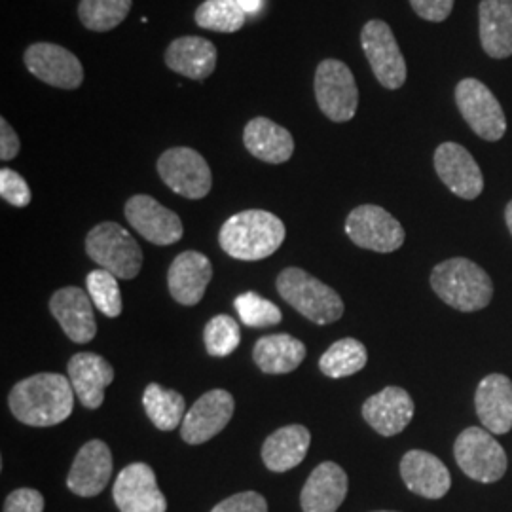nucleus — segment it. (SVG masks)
Returning <instances> with one entry per match:
<instances>
[{
	"instance_id": "f257e3e1",
	"label": "nucleus",
	"mask_w": 512,
	"mask_h": 512,
	"mask_svg": "<svg viewBox=\"0 0 512 512\" xmlns=\"http://www.w3.org/2000/svg\"><path fill=\"white\" fill-rule=\"evenodd\" d=\"M74 397L69 378L55 372H40L14 385L8 404L21 423L52 427L73 414Z\"/></svg>"
},
{
	"instance_id": "f03ea898",
	"label": "nucleus",
	"mask_w": 512,
	"mask_h": 512,
	"mask_svg": "<svg viewBox=\"0 0 512 512\" xmlns=\"http://www.w3.org/2000/svg\"><path fill=\"white\" fill-rule=\"evenodd\" d=\"M287 236L285 224L274 213L249 209L232 215L220 228L222 251L236 260L256 262L274 255Z\"/></svg>"
},
{
	"instance_id": "7ed1b4c3",
	"label": "nucleus",
	"mask_w": 512,
	"mask_h": 512,
	"mask_svg": "<svg viewBox=\"0 0 512 512\" xmlns=\"http://www.w3.org/2000/svg\"><path fill=\"white\" fill-rule=\"evenodd\" d=\"M431 287L450 308L471 313L484 310L494 298L492 277L469 258H450L431 272Z\"/></svg>"
},
{
	"instance_id": "20e7f679",
	"label": "nucleus",
	"mask_w": 512,
	"mask_h": 512,
	"mask_svg": "<svg viewBox=\"0 0 512 512\" xmlns=\"http://www.w3.org/2000/svg\"><path fill=\"white\" fill-rule=\"evenodd\" d=\"M275 285L281 298L315 325H330L346 310L340 294L300 268L283 270Z\"/></svg>"
},
{
	"instance_id": "39448f33",
	"label": "nucleus",
	"mask_w": 512,
	"mask_h": 512,
	"mask_svg": "<svg viewBox=\"0 0 512 512\" xmlns=\"http://www.w3.org/2000/svg\"><path fill=\"white\" fill-rule=\"evenodd\" d=\"M86 253L118 279H135L143 268V251L128 230L116 222H101L86 236Z\"/></svg>"
},
{
	"instance_id": "423d86ee",
	"label": "nucleus",
	"mask_w": 512,
	"mask_h": 512,
	"mask_svg": "<svg viewBox=\"0 0 512 512\" xmlns=\"http://www.w3.org/2000/svg\"><path fill=\"white\" fill-rule=\"evenodd\" d=\"M315 99L321 112L336 124L353 120L359 107V90L355 76L346 63L325 59L315 71Z\"/></svg>"
},
{
	"instance_id": "0eeeda50",
	"label": "nucleus",
	"mask_w": 512,
	"mask_h": 512,
	"mask_svg": "<svg viewBox=\"0 0 512 512\" xmlns=\"http://www.w3.org/2000/svg\"><path fill=\"white\" fill-rule=\"evenodd\" d=\"M459 469L476 482L492 484L507 473V454L484 427H467L454 444Z\"/></svg>"
},
{
	"instance_id": "6e6552de",
	"label": "nucleus",
	"mask_w": 512,
	"mask_h": 512,
	"mask_svg": "<svg viewBox=\"0 0 512 512\" xmlns=\"http://www.w3.org/2000/svg\"><path fill=\"white\" fill-rule=\"evenodd\" d=\"M158 173L175 194L188 200H202L213 186L211 167L194 148L165 150L158 160Z\"/></svg>"
},
{
	"instance_id": "1a4fd4ad",
	"label": "nucleus",
	"mask_w": 512,
	"mask_h": 512,
	"mask_svg": "<svg viewBox=\"0 0 512 512\" xmlns=\"http://www.w3.org/2000/svg\"><path fill=\"white\" fill-rule=\"evenodd\" d=\"M346 234L357 247L374 253H393L406 238L401 222L378 205L355 207L346 220Z\"/></svg>"
},
{
	"instance_id": "9d476101",
	"label": "nucleus",
	"mask_w": 512,
	"mask_h": 512,
	"mask_svg": "<svg viewBox=\"0 0 512 512\" xmlns=\"http://www.w3.org/2000/svg\"><path fill=\"white\" fill-rule=\"evenodd\" d=\"M456 103L469 128L484 141H499L507 131V118L492 90L476 78L461 80Z\"/></svg>"
},
{
	"instance_id": "9b49d317",
	"label": "nucleus",
	"mask_w": 512,
	"mask_h": 512,
	"mask_svg": "<svg viewBox=\"0 0 512 512\" xmlns=\"http://www.w3.org/2000/svg\"><path fill=\"white\" fill-rule=\"evenodd\" d=\"M361 44L372 73L387 90H399L406 82V61L391 27L382 19H372L363 27Z\"/></svg>"
},
{
	"instance_id": "f8f14e48",
	"label": "nucleus",
	"mask_w": 512,
	"mask_h": 512,
	"mask_svg": "<svg viewBox=\"0 0 512 512\" xmlns=\"http://www.w3.org/2000/svg\"><path fill=\"white\" fill-rule=\"evenodd\" d=\"M23 61L35 78L59 90H78L84 82L80 59L54 42L31 44L25 50Z\"/></svg>"
},
{
	"instance_id": "ddd939ff",
	"label": "nucleus",
	"mask_w": 512,
	"mask_h": 512,
	"mask_svg": "<svg viewBox=\"0 0 512 512\" xmlns=\"http://www.w3.org/2000/svg\"><path fill=\"white\" fill-rule=\"evenodd\" d=\"M112 499L120 512H165L167 501L147 463H131L116 476Z\"/></svg>"
},
{
	"instance_id": "4468645a",
	"label": "nucleus",
	"mask_w": 512,
	"mask_h": 512,
	"mask_svg": "<svg viewBox=\"0 0 512 512\" xmlns=\"http://www.w3.org/2000/svg\"><path fill=\"white\" fill-rule=\"evenodd\" d=\"M126 219L133 230L154 245H173L184 234L183 220L147 194H137L126 203Z\"/></svg>"
},
{
	"instance_id": "2eb2a0df",
	"label": "nucleus",
	"mask_w": 512,
	"mask_h": 512,
	"mask_svg": "<svg viewBox=\"0 0 512 512\" xmlns=\"http://www.w3.org/2000/svg\"><path fill=\"white\" fill-rule=\"evenodd\" d=\"M234 397L224 389H213L202 395L186 412L181 437L188 444H203L217 437L234 416Z\"/></svg>"
},
{
	"instance_id": "dca6fc26",
	"label": "nucleus",
	"mask_w": 512,
	"mask_h": 512,
	"mask_svg": "<svg viewBox=\"0 0 512 512\" xmlns=\"http://www.w3.org/2000/svg\"><path fill=\"white\" fill-rule=\"evenodd\" d=\"M435 169L440 181L461 200H476L484 190L480 165L465 147L442 143L435 150Z\"/></svg>"
},
{
	"instance_id": "f3484780",
	"label": "nucleus",
	"mask_w": 512,
	"mask_h": 512,
	"mask_svg": "<svg viewBox=\"0 0 512 512\" xmlns=\"http://www.w3.org/2000/svg\"><path fill=\"white\" fill-rule=\"evenodd\" d=\"M112 476V454L103 440L86 442L67 476V486L80 497H95L101 494Z\"/></svg>"
},
{
	"instance_id": "a211bd4d",
	"label": "nucleus",
	"mask_w": 512,
	"mask_h": 512,
	"mask_svg": "<svg viewBox=\"0 0 512 512\" xmlns=\"http://www.w3.org/2000/svg\"><path fill=\"white\" fill-rule=\"evenodd\" d=\"M363 418L382 437L403 433L414 418V401L403 387H385L363 404Z\"/></svg>"
},
{
	"instance_id": "6ab92c4d",
	"label": "nucleus",
	"mask_w": 512,
	"mask_h": 512,
	"mask_svg": "<svg viewBox=\"0 0 512 512\" xmlns=\"http://www.w3.org/2000/svg\"><path fill=\"white\" fill-rule=\"evenodd\" d=\"M93 308L95 306L88 291H82L78 287H63L55 291L50 300L52 315L74 344L92 342L97 332Z\"/></svg>"
},
{
	"instance_id": "aec40b11",
	"label": "nucleus",
	"mask_w": 512,
	"mask_h": 512,
	"mask_svg": "<svg viewBox=\"0 0 512 512\" xmlns=\"http://www.w3.org/2000/svg\"><path fill=\"white\" fill-rule=\"evenodd\" d=\"M69 380L76 399L88 410H97L105 401V389L114 382V368L97 353H76L71 357Z\"/></svg>"
},
{
	"instance_id": "412c9836",
	"label": "nucleus",
	"mask_w": 512,
	"mask_h": 512,
	"mask_svg": "<svg viewBox=\"0 0 512 512\" xmlns=\"http://www.w3.org/2000/svg\"><path fill=\"white\" fill-rule=\"evenodd\" d=\"M213 277V266L207 256L198 251H184L177 256L167 272L169 293L183 306H196Z\"/></svg>"
},
{
	"instance_id": "4be33fe9",
	"label": "nucleus",
	"mask_w": 512,
	"mask_h": 512,
	"mask_svg": "<svg viewBox=\"0 0 512 512\" xmlns=\"http://www.w3.org/2000/svg\"><path fill=\"white\" fill-rule=\"evenodd\" d=\"M348 475L346 471L334 463L325 461L313 469L308 476L302 494L300 505L304 512H336L348 495Z\"/></svg>"
},
{
	"instance_id": "5701e85b",
	"label": "nucleus",
	"mask_w": 512,
	"mask_h": 512,
	"mask_svg": "<svg viewBox=\"0 0 512 512\" xmlns=\"http://www.w3.org/2000/svg\"><path fill=\"white\" fill-rule=\"evenodd\" d=\"M401 476L412 494L425 499H440L450 492L452 486L448 467L437 456L423 450H410L404 454Z\"/></svg>"
},
{
	"instance_id": "b1692460",
	"label": "nucleus",
	"mask_w": 512,
	"mask_h": 512,
	"mask_svg": "<svg viewBox=\"0 0 512 512\" xmlns=\"http://www.w3.org/2000/svg\"><path fill=\"white\" fill-rule=\"evenodd\" d=\"M476 414L492 435H505L512 429V382L503 374L486 376L475 395Z\"/></svg>"
},
{
	"instance_id": "393cba45",
	"label": "nucleus",
	"mask_w": 512,
	"mask_h": 512,
	"mask_svg": "<svg viewBox=\"0 0 512 512\" xmlns=\"http://www.w3.org/2000/svg\"><path fill=\"white\" fill-rule=\"evenodd\" d=\"M217 48L202 37L175 38L165 50V65L190 80H205L215 73Z\"/></svg>"
},
{
	"instance_id": "a878e982",
	"label": "nucleus",
	"mask_w": 512,
	"mask_h": 512,
	"mask_svg": "<svg viewBox=\"0 0 512 512\" xmlns=\"http://www.w3.org/2000/svg\"><path fill=\"white\" fill-rule=\"evenodd\" d=\"M245 148L266 164H285L294 152V139L289 129L272 122L270 118H253L243 131Z\"/></svg>"
},
{
	"instance_id": "bb28decb",
	"label": "nucleus",
	"mask_w": 512,
	"mask_h": 512,
	"mask_svg": "<svg viewBox=\"0 0 512 512\" xmlns=\"http://www.w3.org/2000/svg\"><path fill=\"white\" fill-rule=\"evenodd\" d=\"M310 444L308 427L298 423L281 427L262 444V461L272 473H287L304 461Z\"/></svg>"
},
{
	"instance_id": "cd10ccee",
	"label": "nucleus",
	"mask_w": 512,
	"mask_h": 512,
	"mask_svg": "<svg viewBox=\"0 0 512 512\" xmlns=\"http://www.w3.org/2000/svg\"><path fill=\"white\" fill-rule=\"evenodd\" d=\"M480 42L494 59L512 55V0H482L478 8Z\"/></svg>"
},
{
	"instance_id": "c85d7f7f",
	"label": "nucleus",
	"mask_w": 512,
	"mask_h": 512,
	"mask_svg": "<svg viewBox=\"0 0 512 512\" xmlns=\"http://www.w3.org/2000/svg\"><path fill=\"white\" fill-rule=\"evenodd\" d=\"M306 346L291 334L262 336L253 349L256 366L266 374H289L306 359Z\"/></svg>"
},
{
	"instance_id": "c756f323",
	"label": "nucleus",
	"mask_w": 512,
	"mask_h": 512,
	"mask_svg": "<svg viewBox=\"0 0 512 512\" xmlns=\"http://www.w3.org/2000/svg\"><path fill=\"white\" fill-rule=\"evenodd\" d=\"M143 406L150 421L160 431H173L183 425L186 403L179 391L165 389L160 384L147 385L143 393Z\"/></svg>"
},
{
	"instance_id": "7c9ffc66",
	"label": "nucleus",
	"mask_w": 512,
	"mask_h": 512,
	"mask_svg": "<svg viewBox=\"0 0 512 512\" xmlns=\"http://www.w3.org/2000/svg\"><path fill=\"white\" fill-rule=\"evenodd\" d=\"M368 361L365 344L355 338H342L334 342L319 359V368L329 378H348L361 372Z\"/></svg>"
},
{
	"instance_id": "2f4dec72",
	"label": "nucleus",
	"mask_w": 512,
	"mask_h": 512,
	"mask_svg": "<svg viewBox=\"0 0 512 512\" xmlns=\"http://www.w3.org/2000/svg\"><path fill=\"white\" fill-rule=\"evenodd\" d=\"M194 21L207 31L238 33L247 21V14L236 0H205L198 6Z\"/></svg>"
},
{
	"instance_id": "473e14b6",
	"label": "nucleus",
	"mask_w": 512,
	"mask_h": 512,
	"mask_svg": "<svg viewBox=\"0 0 512 512\" xmlns=\"http://www.w3.org/2000/svg\"><path fill=\"white\" fill-rule=\"evenodd\" d=\"M133 0H82L78 18L82 25L95 33H107L128 18Z\"/></svg>"
},
{
	"instance_id": "72a5a7b5",
	"label": "nucleus",
	"mask_w": 512,
	"mask_h": 512,
	"mask_svg": "<svg viewBox=\"0 0 512 512\" xmlns=\"http://www.w3.org/2000/svg\"><path fill=\"white\" fill-rule=\"evenodd\" d=\"M88 294L93 306L107 317H118L124 308L122 293L118 285V277L103 268H97L88 274L86 279Z\"/></svg>"
},
{
	"instance_id": "f704fd0d",
	"label": "nucleus",
	"mask_w": 512,
	"mask_h": 512,
	"mask_svg": "<svg viewBox=\"0 0 512 512\" xmlns=\"http://www.w3.org/2000/svg\"><path fill=\"white\" fill-rule=\"evenodd\" d=\"M234 308L238 311L241 323L247 327H253V329L274 327L283 319V313L275 306L274 302L262 298L260 294L253 293V291L236 296Z\"/></svg>"
},
{
	"instance_id": "c9c22d12",
	"label": "nucleus",
	"mask_w": 512,
	"mask_h": 512,
	"mask_svg": "<svg viewBox=\"0 0 512 512\" xmlns=\"http://www.w3.org/2000/svg\"><path fill=\"white\" fill-rule=\"evenodd\" d=\"M205 349L213 357H226L234 353L241 340V330L238 321L230 315H217L213 317L203 330Z\"/></svg>"
},
{
	"instance_id": "e433bc0d",
	"label": "nucleus",
	"mask_w": 512,
	"mask_h": 512,
	"mask_svg": "<svg viewBox=\"0 0 512 512\" xmlns=\"http://www.w3.org/2000/svg\"><path fill=\"white\" fill-rule=\"evenodd\" d=\"M0 196L4 202L14 207H27L33 200L27 181L19 175L18 171L8 167L0 169Z\"/></svg>"
},
{
	"instance_id": "4c0bfd02",
	"label": "nucleus",
	"mask_w": 512,
	"mask_h": 512,
	"mask_svg": "<svg viewBox=\"0 0 512 512\" xmlns=\"http://www.w3.org/2000/svg\"><path fill=\"white\" fill-rule=\"evenodd\" d=\"M211 512H268V503L258 492H241L220 501Z\"/></svg>"
},
{
	"instance_id": "58836bf2",
	"label": "nucleus",
	"mask_w": 512,
	"mask_h": 512,
	"mask_svg": "<svg viewBox=\"0 0 512 512\" xmlns=\"http://www.w3.org/2000/svg\"><path fill=\"white\" fill-rule=\"evenodd\" d=\"M44 497L33 488H19L6 497L4 512H42Z\"/></svg>"
},
{
	"instance_id": "ea45409f",
	"label": "nucleus",
	"mask_w": 512,
	"mask_h": 512,
	"mask_svg": "<svg viewBox=\"0 0 512 512\" xmlns=\"http://www.w3.org/2000/svg\"><path fill=\"white\" fill-rule=\"evenodd\" d=\"M410 4L421 19L433 23L444 21L454 10V0H410Z\"/></svg>"
},
{
	"instance_id": "a19ab883",
	"label": "nucleus",
	"mask_w": 512,
	"mask_h": 512,
	"mask_svg": "<svg viewBox=\"0 0 512 512\" xmlns=\"http://www.w3.org/2000/svg\"><path fill=\"white\" fill-rule=\"evenodd\" d=\"M21 141L18 133L8 124L6 118H0V160L10 162L19 154Z\"/></svg>"
},
{
	"instance_id": "79ce46f5",
	"label": "nucleus",
	"mask_w": 512,
	"mask_h": 512,
	"mask_svg": "<svg viewBox=\"0 0 512 512\" xmlns=\"http://www.w3.org/2000/svg\"><path fill=\"white\" fill-rule=\"evenodd\" d=\"M245 14H258L262 10L264 0H236Z\"/></svg>"
},
{
	"instance_id": "37998d69",
	"label": "nucleus",
	"mask_w": 512,
	"mask_h": 512,
	"mask_svg": "<svg viewBox=\"0 0 512 512\" xmlns=\"http://www.w3.org/2000/svg\"><path fill=\"white\" fill-rule=\"evenodd\" d=\"M505 220H507V226H509V230H511L512 234V202L507 205V209H505Z\"/></svg>"
},
{
	"instance_id": "c03bdc74",
	"label": "nucleus",
	"mask_w": 512,
	"mask_h": 512,
	"mask_svg": "<svg viewBox=\"0 0 512 512\" xmlns=\"http://www.w3.org/2000/svg\"><path fill=\"white\" fill-rule=\"evenodd\" d=\"M378 512H391V511H378Z\"/></svg>"
}]
</instances>
